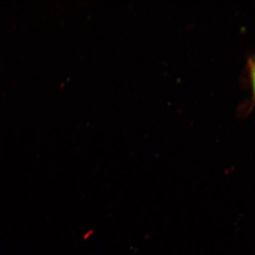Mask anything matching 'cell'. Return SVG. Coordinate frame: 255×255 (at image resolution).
<instances>
[{"label":"cell","instance_id":"cell-1","mask_svg":"<svg viewBox=\"0 0 255 255\" xmlns=\"http://www.w3.org/2000/svg\"><path fill=\"white\" fill-rule=\"evenodd\" d=\"M253 86H254L255 92V63L254 65V67L253 68Z\"/></svg>","mask_w":255,"mask_h":255}]
</instances>
